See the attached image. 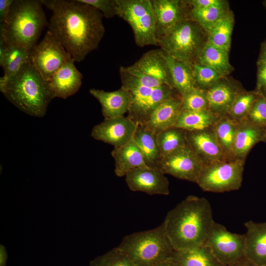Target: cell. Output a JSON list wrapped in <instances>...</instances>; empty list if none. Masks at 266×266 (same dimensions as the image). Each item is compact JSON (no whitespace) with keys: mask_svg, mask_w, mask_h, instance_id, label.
Instances as JSON below:
<instances>
[{"mask_svg":"<svg viewBox=\"0 0 266 266\" xmlns=\"http://www.w3.org/2000/svg\"><path fill=\"white\" fill-rule=\"evenodd\" d=\"M14 0H0V24L6 20Z\"/></svg>","mask_w":266,"mask_h":266,"instance_id":"7bdbcfd3","label":"cell"},{"mask_svg":"<svg viewBox=\"0 0 266 266\" xmlns=\"http://www.w3.org/2000/svg\"><path fill=\"white\" fill-rule=\"evenodd\" d=\"M0 90L18 109L34 117L44 116L53 99L47 82L31 62L11 77L0 79Z\"/></svg>","mask_w":266,"mask_h":266,"instance_id":"3957f363","label":"cell"},{"mask_svg":"<svg viewBox=\"0 0 266 266\" xmlns=\"http://www.w3.org/2000/svg\"><path fill=\"white\" fill-rule=\"evenodd\" d=\"M52 11L48 31L75 62H80L98 48L105 28L102 14L77 0H41Z\"/></svg>","mask_w":266,"mask_h":266,"instance_id":"6da1fadb","label":"cell"},{"mask_svg":"<svg viewBox=\"0 0 266 266\" xmlns=\"http://www.w3.org/2000/svg\"><path fill=\"white\" fill-rule=\"evenodd\" d=\"M161 159L186 145V131L173 127L156 134Z\"/></svg>","mask_w":266,"mask_h":266,"instance_id":"d6a6232c","label":"cell"},{"mask_svg":"<svg viewBox=\"0 0 266 266\" xmlns=\"http://www.w3.org/2000/svg\"><path fill=\"white\" fill-rule=\"evenodd\" d=\"M89 266H133L128 257L118 247L90 261Z\"/></svg>","mask_w":266,"mask_h":266,"instance_id":"74e56055","label":"cell"},{"mask_svg":"<svg viewBox=\"0 0 266 266\" xmlns=\"http://www.w3.org/2000/svg\"><path fill=\"white\" fill-rule=\"evenodd\" d=\"M7 255L5 248L0 245V266H5Z\"/></svg>","mask_w":266,"mask_h":266,"instance_id":"ee69618b","label":"cell"},{"mask_svg":"<svg viewBox=\"0 0 266 266\" xmlns=\"http://www.w3.org/2000/svg\"><path fill=\"white\" fill-rule=\"evenodd\" d=\"M153 266H180L168 259V260L162 261L161 262H160Z\"/></svg>","mask_w":266,"mask_h":266,"instance_id":"7dc6e473","label":"cell"},{"mask_svg":"<svg viewBox=\"0 0 266 266\" xmlns=\"http://www.w3.org/2000/svg\"><path fill=\"white\" fill-rule=\"evenodd\" d=\"M196 62L213 68L224 76L233 69L229 62V52L214 46L207 41L199 54Z\"/></svg>","mask_w":266,"mask_h":266,"instance_id":"83f0119b","label":"cell"},{"mask_svg":"<svg viewBox=\"0 0 266 266\" xmlns=\"http://www.w3.org/2000/svg\"><path fill=\"white\" fill-rule=\"evenodd\" d=\"M133 139L142 154L147 165L150 167H157L161 156L156 134L144 125L138 124Z\"/></svg>","mask_w":266,"mask_h":266,"instance_id":"4316f807","label":"cell"},{"mask_svg":"<svg viewBox=\"0 0 266 266\" xmlns=\"http://www.w3.org/2000/svg\"><path fill=\"white\" fill-rule=\"evenodd\" d=\"M266 87V63L258 60L257 62V79L256 90L258 91Z\"/></svg>","mask_w":266,"mask_h":266,"instance_id":"60d3db41","label":"cell"},{"mask_svg":"<svg viewBox=\"0 0 266 266\" xmlns=\"http://www.w3.org/2000/svg\"><path fill=\"white\" fill-rule=\"evenodd\" d=\"M124 67L134 77L152 78L172 87L166 54L161 49L148 51L133 64Z\"/></svg>","mask_w":266,"mask_h":266,"instance_id":"2e32d148","label":"cell"},{"mask_svg":"<svg viewBox=\"0 0 266 266\" xmlns=\"http://www.w3.org/2000/svg\"><path fill=\"white\" fill-rule=\"evenodd\" d=\"M259 92H241L233 103L227 116L237 123L245 120L257 98Z\"/></svg>","mask_w":266,"mask_h":266,"instance_id":"e575fe53","label":"cell"},{"mask_svg":"<svg viewBox=\"0 0 266 266\" xmlns=\"http://www.w3.org/2000/svg\"><path fill=\"white\" fill-rule=\"evenodd\" d=\"M259 60L266 63V40L262 45Z\"/></svg>","mask_w":266,"mask_h":266,"instance_id":"bcb514c9","label":"cell"},{"mask_svg":"<svg viewBox=\"0 0 266 266\" xmlns=\"http://www.w3.org/2000/svg\"><path fill=\"white\" fill-rule=\"evenodd\" d=\"M245 258L256 266H266V222L244 223Z\"/></svg>","mask_w":266,"mask_h":266,"instance_id":"d6986e66","label":"cell"},{"mask_svg":"<svg viewBox=\"0 0 266 266\" xmlns=\"http://www.w3.org/2000/svg\"><path fill=\"white\" fill-rule=\"evenodd\" d=\"M168 260L180 266H225L204 245L190 249L174 250Z\"/></svg>","mask_w":266,"mask_h":266,"instance_id":"d4e9b609","label":"cell"},{"mask_svg":"<svg viewBox=\"0 0 266 266\" xmlns=\"http://www.w3.org/2000/svg\"><path fill=\"white\" fill-rule=\"evenodd\" d=\"M240 92L230 83L220 81L206 90L209 109L221 117L227 115Z\"/></svg>","mask_w":266,"mask_h":266,"instance_id":"cb8c5ba5","label":"cell"},{"mask_svg":"<svg viewBox=\"0 0 266 266\" xmlns=\"http://www.w3.org/2000/svg\"><path fill=\"white\" fill-rule=\"evenodd\" d=\"M7 45L4 54L0 60V65L4 70L0 80H5L18 72L27 63L31 62V51L23 47Z\"/></svg>","mask_w":266,"mask_h":266,"instance_id":"f546056e","label":"cell"},{"mask_svg":"<svg viewBox=\"0 0 266 266\" xmlns=\"http://www.w3.org/2000/svg\"><path fill=\"white\" fill-rule=\"evenodd\" d=\"M207 40L206 32L188 18L169 30L158 43L166 55L193 66Z\"/></svg>","mask_w":266,"mask_h":266,"instance_id":"8992f818","label":"cell"},{"mask_svg":"<svg viewBox=\"0 0 266 266\" xmlns=\"http://www.w3.org/2000/svg\"><path fill=\"white\" fill-rule=\"evenodd\" d=\"M266 129L245 120L238 123L233 147V156L245 160L251 149L262 141Z\"/></svg>","mask_w":266,"mask_h":266,"instance_id":"7402d4cb","label":"cell"},{"mask_svg":"<svg viewBox=\"0 0 266 266\" xmlns=\"http://www.w3.org/2000/svg\"><path fill=\"white\" fill-rule=\"evenodd\" d=\"M220 117L209 109L182 111L175 127L187 132L202 131L211 128Z\"/></svg>","mask_w":266,"mask_h":266,"instance_id":"f1b7e54d","label":"cell"},{"mask_svg":"<svg viewBox=\"0 0 266 266\" xmlns=\"http://www.w3.org/2000/svg\"><path fill=\"white\" fill-rule=\"evenodd\" d=\"M204 245L217 260L228 266L245 258V235L233 233L214 222Z\"/></svg>","mask_w":266,"mask_h":266,"instance_id":"30bf717a","label":"cell"},{"mask_svg":"<svg viewBox=\"0 0 266 266\" xmlns=\"http://www.w3.org/2000/svg\"><path fill=\"white\" fill-rule=\"evenodd\" d=\"M118 247L133 266H153L168 260L174 250L163 223L153 229L124 236Z\"/></svg>","mask_w":266,"mask_h":266,"instance_id":"5b68a950","label":"cell"},{"mask_svg":"<svg viewBox=\"0 0 266 266\" xmlns=\"http://www.w3.org/2000/svg\"><path fill=\"white\" fill-rule=\"evenodd\" d=\"M160 169L149 166L134 169L125 177L126 183L133 192H141L150 195L169 194V183Z\"/></svg>","mask_w":266,"mask_h":266,"instance_id":"5bb4252c","label":"cell"},{"mask_svg":"<svg viewBox=\"0 0 266 266\" xmlns=\"http://www.w3.org/2000/svg\"><path fill=\"white\" fill-rule=\"evenodd\" d=\"M117 16L128 23L140 47L158 46L151 0H116Z\"/></svg>","mask_w":266,"mask_h":266,"instance_id":"ba28073f","label":"cell"},{"mask_svg":"<svg viewBox=\"0 0 266 266\" xmlns=\"http://www.w3.org/2000/svg\"><path fill=\"white\" fill-rule=\"evenodd\" d=\"M166 56L172 85L176 92L183 97L197 88L193 75V66Z\"/></svg>","mask_w":266,"mask_h":266,"instance_id":"484cf974","label":"cell"},{"mask_svg":"<svg viewBox=\"0 0 266 266\" xmlns=\"http://www.w3.org/2000/svg\"><path fill=\"white\" fill-rule=\"evenodd\" d=\"M138 124L128 116L104 119L94 127L91 136L114 148L120 147L133 139Z\"/></svg>","mask_w":266,"mask_h":266,"instance_id":"4fadbf2b","label":"cell"},{"mask_svg":"<svg viewBox=\"0 0 266 266\" xmlns=\"http://www.w3.org/2000/svg\"><path fill=\"white\" fill-rule=\"evenodd\" d=\"M262 142L265 143L266 144V130L265 131V133L264 134V136L262 140Z\"/></svg>","mask_w":266,"mask_h":266,"instance_id":"681fc988","label":"cell"},{"mask_svg":"<svg viewBox=\"0 0 266 266\" xmlns=\"http://www.w3.org/2000/svg\"><path fill=\"white\" fill-rule=\"evenodd\" d=\"M234 20L232 13L228 12L212 27L207 33V41L227 52L229 51Z\"/></svg>","mask_w":266,"mask_h":266,"instance_id":"1f68e13d","label":"cell"},{"mask_svg":"<svg viewBox=\"0 0 266 266\" xmlns=\"http://www.w3.org/2000/svg\"><path fill=\"white\" fill-rule=\"evenodd\" d=\"M238 123L228 116L220 117L211 127L227 158H234L233 147Z\"/></svg>","mask_w":266,"mask_h":266,"instance_id":"4dcf8cb0","label":"cell"},{"mask_svg":"<svg viewBox=\"0 0 266 266\" xmlns=\"http://www.w3.org/2000/svg\"><path fill=\"white\" fill-rule=\"evenodd\" d=\"M191 8H199L226 5L221 0H189Z\"/></svg>","mask_w":266,"mask_h":266,"instance_id":"b9f144b4","label":"cell"},{"mask_svg":"<svg viewBox=\"0 0 266 266\" xmlns=\"http://www.w3.org/2000/svg\"><path fill=\"white\" fill-rule=\"evenodd\" d=\"M120 75L121 87L127 90L131 97L128 116L139 124L144 125L161 103L179 94L172 87L167 85L157 88L142 86L124 66L120 68Z\"/></svg>","mask_w":266,"mask_h":266,"instance_id":"52a82bcc","label":"cell"},{"mask_svg":"<svg viewBox=\"0 0 266 266\" xmlns=\"http://www.w3.org/2000/svg\"><path fill=\"white\" fill-rule=\"evenodd\" d=\"M156 20V36L158 40L181 21L190 17L189 1L151 0Z\"/></svg>","mask_w":266,"mask_h":266,"instance_id":"9a60e30c","label":"cell"},{"mask_svg":"<svg viewBox=\"0 0 266 266\" xmlns=\"http://www.w3.org/2000/svg\"><path fill=\"white\" fill-rule=\"evenodd\" d=\"M229 12L226 5L205 8H191V18L207 33L222 18Z\"/></svg>","mask_w":266,"mask_h":266,"instance_id":"836d02e7","label":"cell"},{"mask_svg":"<svg viewBox=\"0 0 266 266\" xmlns=\"http://www.w3.org/2000/svg\"><path fill=\"white\" fill-rule=\"evenodd\" d=\"M111 155L115 161L114 172L118 177L125 176L134 169L148 166L133 139L122 146L114 148Z\"/></svg>","mask_w":266,"mask_h":266,"instance_id":"603a6c76","label":"cell"},{"mask_svg":"<svg viewBox=\"0 0 266 266\" xmlns=\"http://www.w3.org/2000/svg\"><path fill=\"white\" fill-rule=\"evenodd\" d=\"M245 120L266 130V98L260 92Z\"/></svg>","mask_w":266,"mask_h":266,"instance_id":"f35d334b","label":"cell"},{"mask_svg":"<svg viewBox=\"0 0 266 266\" xmlns=\"http://www.w3.org/2000/svg\"><path fill=\"white\" fill-rule=\"evenodd\" d=\"M259 92H260L261 94L266 98V87L262 89L260 91H259Z\"/></svg>","mask_w":266,"mask_h":266,"instance_id":"c3c4849f","label":"cell"},{"mask_svg":"<svg viewBox=\"0 0 266 266\" xmlns=\"http://www.w3.org/2000/svg\"><path fill=\"white\" fill-rule=\"evenodd\" d=\"M182 100L180 95L171 97L161 103L143 125L157 134L175 127L182 111Z\"/></svg>","mask_w":266,"mask_h":266,"instance_id":"ffe728a7","label":"cell"},{"mask_svg":"<svg viewBox=\"0 0 266 266\" xmlns=\"http://www.w3.org/2000/svg\"><path fill=\"white\" fill-rule=\"evenodd\" d=\"M182 111H198L209 109L206 90L196 88L182 97Z\"/></svg>","mask_w":266,"mask_h":266,"instance_id":"8d00e7d4","label":"cell"},{"mask_svg":"<svg viewBox=\"0 0 266 266\" xmlns=\"http://www.w3.org/2000/svg\"><path fill=\"white\" fill-rule=\"evenodd\" d=\"M214 222L208 200L191 195L169 211L163 223L174 250H183L204 245Z\"/></svg>","mask_w":266,"mask_h":266,"instance_id":"7a4b0ae2","label":"cell"},{"mask_svg":"<svg viewBox=\"0 0 266 266\" xmlns=\"http://www.w3.org/2000/svg\"><path fill=\"white\" fill-rule=\"evenodd\" d=\"M73 59L64 64L48 81L53 98L66 99L77 93L82 84V74Z\"/></svg>","mask_w":266,"mask_h":266,"instance_id":"e0dca14e","label":"cell"},{"mask_svg":"<svg viewBox=\"0 0 266 266\" xmlns=\"http://www.w3.org/2000/svg\"><path fill=\"white\" fill-rule=\"evenodd\" d=\"M228 266H256L249 261H248L245 258L236 262L232 265Z\"/></svg>","mask_w":266,"mask_h":266,"instance_id":"f6af8a7d","label":"cell"},{"mask_svg":"<svg viewBox=\"0 0 266 266\" xmlns=\"http://www.w3.org/2000/svg\"><path fill=\"white\" fill-rule=\"evenodd\" d=\"M186 133L188 144L204 165L227 158L212 128Z\"/></svg>","mask_w":266,"mask_h":266,"instance_id":"ac0fdd59","label":"cell"},{"mask_svg":"<svg viewBox=\"0 0 266 266\" xmlns=\"http://www.w3.org/2000/svg\"><path fill=\"white\" fill-rule=\"evenodd\" d=\"M192 71L196 87L206 91L224 77L213 68L197 62L193 65Z\"/></svg>","mask_w":266,"mask_h":266,"instance_id":"d590c367","label":"cell"},{"mask_svg":"<svg viewBox=\"0 0 266 266\" xmlns=\"http://www.w3.org/2000/svg\"><path fill=\"white\" fill-rule=\"evenodd\" d=\"M204 165L188 143L162 158L157 166L165 174L196 183Z\"/></svg>","mask_w":266,"mask_h":266,"instance_id":"7c38bea8","label":"cell"},{"mask_svg":"<svg viewBox=\"0 0 266 266\" xmlns=\"http://www.w3.org/2000/svg\"><path fill=\"white\" fill-rule=\"evenodd\" d=\"M245 160L225 158L205 164L196 183L204 191L224 193L239 189Z\"/></svg>","mask_w":266,"mask_h":266,"instance_id":"9c48e42d","label":"cell"},{"mask_svg":"<svg viewBox=\"0 0 266 266\" xmlns=\"http://www.w3.org/2000/svg\"><path fill=\"white\" fill-rule=\"evenodd\" d=\"M78 1L94 7L106 18L117 16L116 0H77Z\"/></svg>","mask_w":266,"mask_h":266,"instance_id":"ab89813d","label":"cell"},{"mask_svg":"<svg viewBox=\"0 0 266 266\" xmlns=\"http://www.w3.org/2000/svg\"><path fill=\"white\" fill-rule=\"evenodd\" d=\"M89 92L100 104L104 119L123 116L128 113L131 97L124 88L121 87L118 90L111 92L93 88Z\"/></svg>","mask_w":266,"mask_h":266,"instance_id":"44dd1931","label":"cell"},{"mask_svg":"<svg viewBox=\"0 0 266 266\" xmlns=\"http://www.w3.org/2000/svg\"><path fill=\"white\" fill-rule=\"evenodd\" d=\"M40 0H14L5 22L0 26V37L7 45L32 51L48 24Z\"/></svg>","mask_w":266,"mask_h":266,"instance_id":"277c9868","label":"cell"},{"mask_svg":"<svg viewBox=\"0 0 266 266\" xmlns=\"http://www.w3.org/2000/svg\"><path fill=\"white\" fill-rule=\"evenodd\" d=\"M73 58L62 44L48 30L43 38L31 52V62L46 81Z\"/></svg>","mask_w":266,"mask_h":266,"instance_id":"8fae6325","label":"cell"}]
</instances>
